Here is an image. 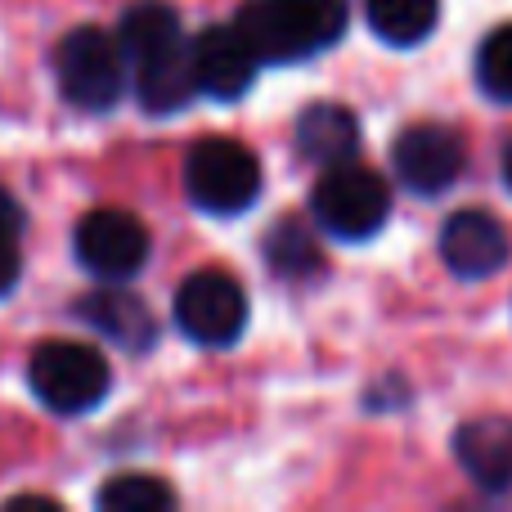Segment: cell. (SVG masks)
Here are the masks:
<instances>
[{"label":"cell","instance_id":"e0dca14e","mask_svg":"<svg viewBox=\"0 0 512 512\" xmlns=\"http://www.w3.org/2000/svg\"><path fill=\"white\" fill-rule=\"evenodd\" d=\"M265 261H270L274 274L283 279H306V274H319V248L310 239V230L301 221H283L279 230L265 239Z\"/></svg>","mask_w":512,"mask_h":512},{"label":"cell","instance_id":"ac0fdd59","mask_svg":"<svg viewBox=\"0 0 512 512\" xmlns=\"http://www.w3.org/2000/svg\"><path fill=\"white\" fill-rule=\"evenodd\" d=\"M477 81L490 99L512 104V23L495 27L477 50Z\"/></svg>","mask_w":512,"mask_h":512},{"label":"cell","instance_id":"ffe728a7","mask_svg":"<svg viewBox=\"0 0 512 512\" xmlns=\"http://www.w3.org/2000/svg\"><path fill=\"white\" fill-rule=\"evenodd\" d=\"M504 180H508V189H512V140H508V149H504Z\"/></svg>","mask_w":512,"mask_h":512},{"label":"cell","instance_id":"52a82bcc","mask_svg":"<svg viewBox=\"0 0 512 512\" xmlns=\"http://www.w3.org/2000/svg\"><path fill=\"white\" fill-rule=\"evenodd\" d=\"M176 324L198 346H234L248 328V297L225 270H198L176 292Z\"/></svg>","mask_w":512,"mask_h":512},{"label":"cell","instance_id":"7c38bea8","mask_svg":"<svg viewBox=\"0 0 512 512\" xmlns=\"http://www.w3.org/2000/svg\"><path fill=\"white\" fill-rule=\"evenodd\" d=\"M454 454H459V468L481 490H490V495L512 490V418L486 414L463 423L454 432Z\"/></svg>","mask_w":512,"mask_h":512},{"label":"cell","instance_id":"6da1fadb","mask_svg":"<svg viewBox=\"0 0 512 512\" xmlns=\"http://www.w3.org/2000/svg\"><path fill=\"white\" fill-rule=\"evenodd\" d=\"M117 45H122L135 99L149 113H180L198 95L194 63H189V36L171 5H162V0L131 5L117 23Z\"/></svg>","mask_w":512,"mask_h":512},{"label":"cell","instance_id":"4fadbf2b","mask_svg":"<svg viewBox=\"0 0 512 512\" xmlns=\"http://www.w3.org/2000/svg\"><path fill=\"white\" fill-rule=\"evenodd\" d=\"M77 319L81 324H90L95 333H104L108 342L126 346V351H149L153 337H158L153 310L144 306L135 292H122V288L90 292L86 301H77Z\"/></svg>","mask_w":512,"mask_h":512},{"label":"cell","instance_id":"2e32d148","mask_svg":"<svg viewBox=\"0 0 512 512\" xmlns=\"http://www.w3.org/2000/svg\"><path fill=\"white\" fill-rule=\"evenodd\" d=\"M95 504L104 512H167L176 508V490L149 472H122V477L99 486Z\"/></svg>","mask_w":512,"mask_h":512},{"label":"cell","instance_id":"9c48e42d","mask_svg":"<svg viewBox=\"0 0 512 512\" xmlns=\"http://www.w3.org/2000/svg\"><path fill=\"white\" fill-rule=\"evenodd\" d=\"M391 162H396V176L405 189L423 198H436L463 176V140L459 131L450 126H436V122H423V126H409L400 131L396 149H391Z\"/></svg>","mask_w":512,"mask_h":512},{"label":"cell","instance_id":"ba28073f","mask_svg":"<svg viewBox=\"0 0 512 512\" xmlns=\"http://www.w3.org/2000/svg\"><path fill=\"white\" fill-rule=\"evenodd\" d=\"M72 248H77V261L86 265L95 279L126 283L144 270V261H149V230H144L131 212L99 207V212L81 216Z\"/></svg>","mask_w":512,"mask_h":512},{"label":"cell","instance_id":"7a4b0ae2","mask_svg":"<svg viewBox=\"0 0 512 512\" xmlns=\"http://www.w3.org/2000/svg\"><path fill=\"white\" fill-rule=\"evenodd\" d=\"M234 27L256 63H297L346 32V0H252Z\"/></svg>","mask_w":512,"mask_h":512},{"label":"cell","instance_id":"8992f818","mask_svg":"<svg viewBox=\"0 0 512 512\" xmlns=\"http://www.w3.org/2000/svg\"><path fill=\"white\" fill-rule=\"evenodd\" d=\"M36 400L54 414H90L113 387L104 355L86 342H41L27 364Z\"/></svg>","mask_w":512,"mask_h":512},{"label":"cell","instance_id":"5b68a950","mask_svg":"<svg viewBox=\"0 0 512 512\" xmlns=\"http://www.w3.org/2000/svg\"><path fill=\"white\" fill-rule=\"evenodd\" d=\"M310 212L328 234L346 243H364L387 225L391 216V189L378 171L355 167V162H337L319 176L315 194H310Z\"/></svg>","mask_w":512,"mask_h":512},{"label":"cell","instance_id":"9a60e30c","mask_svg":"<svg viewBox=\"0 0 512 512\" xmlns=\"http://www.w3.org/2000/svg\"><path fill=\"white\" fill-rule=\"evenodd\" d=\"M369 27L387 45H418L441 23V0H364Z\"/></svg>","mask_w":512,"mask_h":512},{"label":"cell","instance_id":"8fae6325","mask_svg":"<svg viewBox=\"0 0 512 512\" xmlns=\"http://www.w3.org/2000/svg\"><path fill=\"white\" fill-rule=\"evenodd\" d=\"M441 261L459 279H490L508 261V230L490 212H454L441 225Z\"/></svg>","mask_w":512,"mask_h":512},{"label":"cell","instance_id":"30bf717a","mask_svg":"<svg viewBox=\"0 0 512 512\" xmlns=\"http://www.w3.org/2000/svg\"><path fill=\"white\" fill-rule=\"evenodd\" d=\"M189 63H194V86L207 99H243L256 81V54L239 36V27H203L189 41Z\"/></svg>","mask_w":512,"mask_h":512},{"label":"cell","instance_id":"5bb4252c","mask_svg":"<svg viewBox=\"0 0 512 512\" xmlns=\"http://www.w3.org/2000/svg\"><path fill=\"white\" fill-rule=\"evenodd\" d=\"M360 149V122L342 104H310L297 117V153L315 167H337L351 162Z\"/></svg>","mask_w":512,"mask_h":512},{"label":"cell","instance_id":"3957f363","mask_svg":"<svg viewBox=\"0 0 512 512\" xmlns=\"http://www.w3.org/2000/svg\"><path fill=\"white\" fill-rule=\"evenodd\" d=\"M54 77L72 108L81 113H108L126 95V59L117 36L104 27H72L54 50Z\"/></svg>","mask_w":512,"mask_h":512},{"label":"cell","instance_id":"d6986e66","mask_svg":"<svg viewBox=\"0 0 512 512\" xmlns=\"http://www.w3.org/2000/svg\"><path fill=\"white\" fill-rule=\"evenodd\" d=\"M18 234H23V207L0 189V297L18 283L23 274V256H18Z\"/></svg>","mask_w":512,"mask_h":512},{"label":"cell","instance_id":"277c9868","mask_svg":"<svg viewBox=\"0 0 512 512\" xmlns=\"http://www.w3.org/2000/svg\"><path fill=\"white\" fill-rule=\"evenodd\" d=\"M189 203L207 216H239L261 198V162L239 140H198L185 162Z\"/></svg>","mask_w":512,"mask_h":512}]
</instances>
